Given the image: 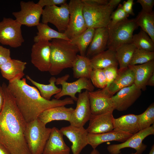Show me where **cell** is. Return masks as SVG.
<instances>
[{"instance_id":"11","label":"cell","mask_w":154,"mask_h":154,"mask_svg":"<svg viewBox=\"0 0 154 154\" xmlns=\"http://www.w3.org/2000/svg\"><path fill=\"white\" fill-rule=\"evenodd\" d=\"M154 134V125L133 135L125 142L119 144L109 145L107 149L110 154H119L122 149L129 147L134 149L137 154H142L147 146L142 142L147 136Z\"/></svg>"},{"instance_id":"9","label":"cell","mask_w":154,"mask_h":154,"mask_svg":"<svg viewBox=\"0 0 154 154\" xmlns=\"http://www.w3.org/2000/svg\"><path fill=\"white\" fill-rule=\"evenodd\" d=\"M42 23H51L57 28L59 32L64 33L68 26L70 18L68 4L60 7L55 5L45 7L42 13Z\"/></svg>"},{"instance_id":"51","label":"cell","mask_w":154,"mask_h":154,"mask_svg":"<svg viewBox=\"0 0 154 154\" xmlns=\"http://www.w3.org/2000/svg\"><path fill=\"white\" fill-rule=\"evenodd\" d=\"M131 154H137V153L136 152H135V153H131Z\"/></svg>"},{"instance_id":"50","label":"cell","mask_w":154,"mask_h":154,"mask_svg":"<svg viewBox=\"0 0 154 154\" xmlns=\"http://www.w3.org/2000/svg\"><path fill=\"white\" fill-rule=\"evenodd\" d=\"M149 154H154V144L152 146L151 149L150 151Z\"/></svg>"},{"instance_id":"32","label":"cell","mask_w":154,"mask_h":154,"mask_svg":"<svg viewBox=\"0 0 154 154\" xmlns=\"http://www.w3.org/2000/svg\"><path fill=\"white\" fill-rule=\"evenodd\" d=\"M135 19L138 27H140L154 42V12L148 13L141 10Z\"/></svg>"},{"instance_id":"27","label":"cell","mask_w":154,"mask_h":154,"mask_svg":"<svg viewBox=\"0 0 154 154\" xmlns=\"http://www.w3.org/2000/svg\"><path fill=\"white\" fill-rule=\"evenodd\" d=\"M93 69H104L109 66H118L115 50L108 49L90 59Z\"/></svg>"},{"instance_id":"35","label":"cell","mask_w":154,"mask_h":154,"mask_svg":"<svg viewBox=\"0 0 154 154\" xmlns=\"http://www.w3.org/2000/svg\"><path fill=\"white\" fill-rule=\"evenodd\" d=\"M140 131L147 129L154 123V103H152L142 113L137 115Z\"/></svg>"},{"instance_id":"38","label":"cell","mask_w":154,"mask_h":154,"mask_svg":"<svg viewBox=\"0 0 154 154\" xmlns=\"http://www.w3.org/2000/svg\"><path fill=\"white\" fill-rule=\"evenodd\" d=\"M129 15L124 10L122 5L119 4L117 9L112 13L110 21L108 25H112L128 19Z\"/></svg>"},{"instance_id":"19","label":"cell","mask_w":154,"mask_h":154,"mask_svg":"<svg viewBox=\"0 0 154 154\" xmlns=\"http://www.w3.org/2000/svg\"><path fill=\"white\" fill-rule=\"evenodd\" d=\"M63 135L55 127L52 128L42 154H70V149L65 143Z\"/></svg>"},{"instance_id":"26","label":"cell","mask_w":154,"mask_h":154,"mask_svg":"<svg viewBox=\"0 0 154 154\" xmlns=\"http://www.w3.org/2000/svg\"><path fill=\"white\" fill-rule=\"evenodd\" d=\"M114 129L133 135L140 131L137 115L129 114L114 119Z\"/></svg>"},{"instance_id":"1","label":"cell","mask_w":154,"mask_h":154,"mask_svg":"<svg viewBox=\"0 0 154 154\" xmlns=\"http://www.w3.org/2000/svg\"><path fill=\"white\" fill-rule=\"evenodd\" d=\"M7 86L5 82L2 85L4 102L0 113V144L10 154H31L25 137L27 122Z\"/></svg>"},{"instance_id":"6","label":"cell","mask_w":154,"mask_h":154,"mask_svg":"<svg viewBox=\"0 0 154 154\" xmlns=\"http://www.w3.org/2000/svg\"><path fill=\"white\" fill-rule=\"evenodd\" d=\"M138 27L135 19H127L112 25H108L107 48L115 51L119 46L132 42L134 31Z\"/></svg>"},{"instance_id":"18","label":"cell","mask_w":154,"mask_h":154,"mask_svg":"<svg viewBox=\"0 0 154 154\" xmlns=\"http://www.w3.org/2000/svg\"><path fill=\"white\" fill-rule=\"evenodd\" d=\"M113 112H109L97 115L92 114L89 125L86 129L88 133L99 134L114 129Z\"/></svg>"},{"instance_id":"28","label":"cell","mask_w":154,"mask_h":154,"mask_svg":"<svg viewBox=\"0 0 154 154\" xmlns=\"http://www.w3.org/2000/svg\"><path fill=\"white\" fill-rule=\"evenodd\" d=\"M72 68L74 77L77 78L84 77L90 79L93 69L90 58L78 54L73 63Z\"/></svg>"},{"instance_id":"47","label":"cell","mask_w":154,"mask_h":154,"mask_svg":"<svg viewBox=\"0 0 154 154\" xmlns=\"http://www.w3.org/2000/svg\"><path fill=\"white\" fill-rule=\"evenodd\" d=\"M154 86V73L151 76L147 83V86Z\"/></svg>"},{"instance_id":"15","label":"cell","mask_w":154,"mask_h":154,"mask_svg":"<svg viewBox=\"0 0 154 154\" xmlns=\"http://www.w3.org/2000/svg\"><path fill=\"white\" fill-rule=\"evenodd\" d=\"M92 114L97 115L115 110L110 96L105 88L95 91L88 92Z\"/></svg>"},{"instance_id":"40","label":"cell","mask_w":154,"mask_h":154,"mask_svg":"<svg viewBox=\"0 0 154 154\" xmlns=\"http://www.w3.org/2000/svg\"><path fill=\"white\" fill-rule=\"evenodd\" d=\"M11 59L10 49L0 46V66Z\"/></svg>"},{"instance_id":"24","label":"cell","mask_w":154,"mask_h":154,"mask_svg":"<svg viewBox=\"0 0 154 154\" xmlns=\"http://www.w3.org/2000/svg\"><path fill=\"white\" fill-rule=\"evenodd\" d=\"M27 64L26 62L11 59L0 66L1 73L9 82L21 79L25 75L24 71Z\"/></svg>"},{"instance_id":"20","label":"cell","mask_w":154,"mask_h":154,"mask_svg":"<svg viewBox=\"0 0 154 154\" xmlns=\"http://www.w3.org/2000/svg\"><path fill=\"white\" fill-rule=\"evenodd\" d=\"M132 135L115 129L102 133H88V144L93 149H96L100 145L107 142L115 141L123 142Z\"/></svg>"},{"instance_id":"48","label":"cell","mask_w":154,"mask_h":154,"mask_svg":"<svg viewBox=\"0 0 154 154\" xmlns=\"http://www.w3.org/2000/svg\"><path fill=\"white\" fill-rule=\"evenodd\" d=\"M0 154H10V153L4 147L0 144Z\"/></svg>"},{"instance_id":"13","label":"cell","mask_w":154,"mask_h":154,"mask_svg":"<svg viewBox=\"0 0 154 154\" xmlns=\"http://www.w3.org/2000/svg\"><path fill=\"white\" fill-rule=\"evenodd\" d=\"M76 106L69 121L70 125L77 127H84L89 121L92 115L88 91L86 90L79 93Z\"/></svg>"},{"instance_id":"10","label":"cell","mask_w":154,"mask_h":154,"mask_svg":"<svg viewBox=\"0 0 154 154\" xmlns=\"http://www.w3.org/2000/svg\"><path fill=\"white\" fill-rule=\"evenodd\" d=\"M70 77L68 74L56 78L55 84L62 86L61 90L58 94L54 96L55 98L59 99L62 96H68L74 101H76L78 98L76 94L80 93L82 90L85 89L88 92L94 91V87L90 79L86 78H80L72 82H67Z\"/></svg>"},{"instance_id":"43","label":"cell","mask_w":154,"mask_h":154,"mask_svg":"<svg viewBox=\"0 0 154 154\" xmlns=\"http://www.w3.org/2000/svg\"><path fill=\"white\" fill-rule=\"evenodd\" d=\"M133 0H127L124 1L123 3L122 7L125 11L129 15L133 16L134 15L133 9Z\"/></svg>"},{"instance_id":"33","label":"cell","mask_w":154,"mask_h":154,"mask_svg":"<svg viewBox=\"0 0 154 154\" xmlns=\"http://www.w3.org/2000/svg\"><path fill=\"white\" fill-rule=\"evenodd\" d=\"M95 29L87 28L82 34L70 40L77 47L80 55L85 56L87 49L93 38Z\"/></svg>"},{"instance_id":"31","label":"cell","mask_w":154,"mask_h":154,"mask_svg":"<svg viewBox=\"0 0 154 154\" xmlns=\"http://www.w3.org/2000/svg\"><path fill=\"white\" fill-rule=\"evenodd\" d=\"M26 78L38 89L41 96L47 100H50L53 95L58 94L61 90V88H58L56 86V78L54 77H51L50 78L49 80V83L48 84L38 82L28 75L26 76Z\"/></svg>"},{"instance_id":"29","label":"cell","mask_w":154,"mask_h":154,"mask_svg":"<svg viewBox=\"0 0 154 154\" xmlns=\"http://www.w3.org/2000/svg\"><path fill=\"white\" fill-rule=\"evenodd\" d=\"M136 49L132 42L121 44L115 49L116 59L119 66V69L128 67Z\"/></svg>"},{"instance_id":"21","label":"cell","mask_w":154,"mask_h":154,"mask_svg":"<svg viewBox=\"0 0 154 154\" xmlns=\"http://www.w3.org/2000/svg\"><path fill=\"white\" fill-rule=\"evenodd\" d=\"M128 67L134 73L135 86L141 91L145 90L147 82L154 73V60L140 65H129Z\"/></svg>"},{"instance_id":"17","label":"cell","mask_w":154,"mask_h":154,"mask_svg":"<svg viewBox=\"0 0 154 154\" xmlns=\"http://www.w3.org/2000/svg\"><path fill=\"white\" fill-rule=\"evenodd\" d=\"M60 130L72 143L71 149L72 154H80L88 145V132L84 127H77L70 125L61 128Z\"/></svg>"},{"instance_id":"23","label":"cell","mask_w":154,"mask_h":154,"mask_svg":"<svg viewBox=\"0 0 154 154\" xmlns=\"http://www.w3.org/2000/svg\"><path fill=\"white\" fill-rule=\"evenodd\" d=\"M134 82V73L130 68L128 67L123 69H119L115 78L105 88L110 95L112 97L122 89L132 85Z\"/></svg>"},{"instance_id":"14","label":"cell","mask_w":154,"mask_h":154,"mask_svg":"<svg viewBox=\"0 0 154 154\" xmlns=\"http://www.w3.org/2000/svg\"><path fill=\"white\" fill-rule=\"evenodd\" d=\"M50 42L41 40L32 46L31 61L41 72L49 71L50 67Z\"/></svg>"},{"instance_id":"46","label":"cell","mask_w":154,"mask_h":154,"mask_svg":"<svg viewBox=\"0 0 154 154\" xmlns=\"http://www.w3.org/2000/svg\"><path fill=\"white\" fill-rule=\"evenodd\" d=\"M90 2L98 5H107L109 0H89Z\"/></svg>"},{"instance_id":"2","label":"cell","mask_w":154,"mask_h":154,"mask_svg":"<svg viewBox=\"0 0 154 154\" xmlns=\"http://www.w3.org/2000/svg\"><path fill=\"white\" fill-rule=\"evenodd\" d=\"M26 79L22 78L9 82L7 87L27 123L38 118L48 109L74 104V101L69 97L63 100L45 99L36 88L27 84Z\"/></svg>"},{"instance_id":"49","label":"cell","mask_w":154,"mask_h":154,"mask_svg":"<svg viewBox=\"0 0 154 154\" xmlns=\"http://www.w3.org/2000/svg\"><path fill=\"white\" fill-rule=\"evenodd\" d=\"M90 154H100L98 150L96 149H93L90 153ZM108 154H110L109 153Z\"/></svg>"},{"instance_id":"12","label":"cell","mask_w":154,"mask_h":154,"mask_svg":"<svg viewBox=\"0 0 154 154\" xmlns=\"http://www.w3.org/2000/svg\"><path fill=\"white\" fill-rule=\"evenodd\" d=\"M20 4V11L12 13L16 21L21 25L28 27L37 26L40 23L43 8L33 1H22Z\"/></svg>"},{"instance_id":"30","label":"cell","mask_w":154,"mask_h":154,"mask_svg":"<svg viewBox=\"0 0 154 154\" xmlns=\"http://www.w3.org/2000/svg\"><path fill=\"white\" fill-rule=\"evenodd\" d=\"M38 32L34 38V41L37 42L41 40L49 41L54 39H60L70 40L64 33H62L50 28L47 24L40 23L37 26Z\"/></svg>"},{"instance_id":"41","label":"cell","mask_w":154,"mask_h":154,"mask_svg":"<svg viewBox=\"0 0 154 154\" xmlns=\"http://www.w3.org/2000/svg\"><path fill=\"white\" fill-rule=\"evenodd\" d=\"M137 3H139L143 11L151 13L153 12V7L154 5V0H137Z\"/></svg>"},{"instance_id":"42","label":"cell","mask_w":154,"mask_h":154,"mask_svg":"<svg viewBox=\"0 0 154 154\" xmlns=\"http://www.w3.org/2000/svg\"><path fill=\"white\" fill-rule=\"evenodd\" d=\"M66 0H40L37 3L42 7L60 5L66 3Z\"/></svg>"},{"instance_id":"45","label":"cell","mask_w":154,"mask_h":154,"mask_svg":"<svg viewBox=\"0 0 154 154\" xmlns=\"http://www.w3.org/2000/svg\"><path fill=\"white\" fill-rule=\"evenodd\" d=\"M121 1V0H110L108 1V4L115 9L116 6L118 5Z\"/></svg>"},{"instance_id":"25","label":"cell","mask_w":154,"mask_h":154,"mask_svg":"<svg viewBox=\"0 0 154 154\" xmlns=\"http://www.w3.org/2000/svg\"><path fill=\"white\" fill-rule=\"evenodd\" d=\"M74 109L72 107H66L65 106L50 108L40 114L38 118L45 125L53 121L65 120L69 121Z\"/></svg>"},{"instance_id":"34","label":"cell","mask_w":154,"mask_h":154,"mask_svg":"<svg viewBox=\"0 0 154 154\" xmlns=\"http://www.w3.org/2000/svg\"><path fill=\"white\" fill-rule=\"evenodd\" d=\"M132 42L137 49L154 52V42L142 30L138 33L133 35Z\"/></svg>"},{"instance_id":"4","label":"cell","mask_w":154,"mask_h":154,"mask_svg":"<svg viewBox=\"0 0 154 154\" xmlns=\"http://www.w3.org/2000/svg\"><path fill=\"white\" fill-rule=\"evenodd\" d=\"M51 130L38 117L27 123L25 137L31 154H42Z\"/></svg>"},{"instance_id":"37","label":"cell","mask_w":154,"mask_h":154,"mask_svg":"<svg viewBox=\"0 0 154 154\" xmlns=\"http://www.w3.org/2000/svg\"><path fill=\"white\" fill-rule=\"evenodd\" d=\"M90 79L94 86L102 89L107 86L106 78L103 69H93Z\"/></svg>"},{"instance_id":"39","label":"cell","mask_w":154,"mask_h":154,"mask_svg":"<svg viewBox=\"0 0 154 154\" xmlns=\"http://www.w3.org/2000/svg\"><path fill=\"white\" fill-rule=\"evenodd\" d=\"M118 66L108 67L103 69L106 79L108 86L117 76L118 71Z\"/></svg>"},{"instance_id":"36","label":"cell","mask_w":154,"mask_h":154,"mask_svg":"<svg viewBox=\"0 0 154 154\" xmlns=\"http://www.w3.org/2000/svg\"><path fill=\"white\" fill-rule=\"evenodd\" d=\"M154 52L148 51L136 48L129 65L143 64L154 60Z\"/></svg>"},{"instance_id":"8","label":"cell","mask_w":154,"mask_h":154,"mask_svg":"<svg viewBox=\"0 0 154 154\" xmlns=\"http://www.w3.org/2000/svg\"><path fill=\"white\" fill-rule=\"evenodd\" d=\"M21 25L16 20L4 17L0 21V43L16 48L24 42Z\"/></svg>"},{"instance_id":"16","label":"cell","mask_w":154,"mask_h":154,"mask_svg":"<svg viewBox=\"0 0 154 154\" xmlns=\"http://www.w3.org/2000/svg\"><path fill=\"white\" fill-rule=\"evenodd\" d=\"M111 97L115 110L123 111L131 106L140 97L142 91L134 84L122 89Z\"/></svg>"},{"instance_id":"44","label":"cell","mask_w":154,"mask_h":154,"mask_svg":"<svg viewBox=\"0 0 154 154\" xmlns=\"http://www.w3.org/2000/svg\"><path fill=\"white\" fill-rule=\"evenodd\" d=\"M4 97L2 85L0 84V113L1 112L4 104Z\"/></svg>"},{"instance_id":"5","label":"cell","mask_w":154,"mask_h":154,"mask_svg":"<svg viewBox=\"0 0 154 154\" xmlns=\"http://www.w3.org/2000/svg\"><path fill=\"white\" fill-rule=\"evenodd\" d=\"M83 3V15L87 28L107 27L109 24L110 17L114 9L107 5H98L82 0Z\"/></svg>"},{"instance_id":"3","label":"cell","mask_w":154,"mask_h":154,"mask_svg":"<svg viewBox=\"0 0 154 154\" xmlns=\"http://www.w3.org/2000/svg\"><path fill=\"white\" fill-rule=\"evenodd\" d=\"M50 42L51 65L48 72L51 75H57L64 69L72 68L79 50L70 40L54 39Z\"/></svg>"},{"instance_id":"22","label":"cell","mask_w":154,"mask_h":154,"mask_svg":"<svg viewBox=\"0 0 154 154\" xmlns=\"http://www.w3.org/2000/svg\"><path fill=\"white\" fill-rule=\"evenodd\" d=\"M108 39L106 27L95 29L92 41L87 50L86 56L89 58L106 50Z\"/></svg>"},{"instance_id":"7","label":"cell","mask_w":154,"mask_h":154,"mask_svg":"<svg viewBox=\"0 0 154 154\" xmlns=\"http://www.w3.org/2000/svg\"><path fill=\"white\" fill-rule=\"evenodd\" d=\"M68 5L69 21L64 33L70 40L82 34L87 28L83 13L82 0H70Z\"/></svg>"}]
</instances>
